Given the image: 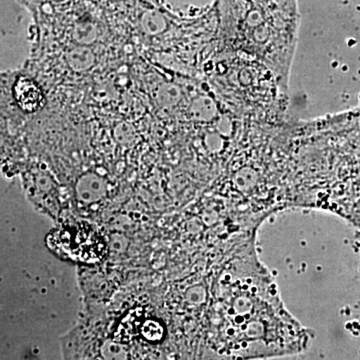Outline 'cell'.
<instances>
[{
    "label": "cell",
    "instance_id": "obj_1",
    "mask_svg": "<svg viewBox=\"0 0 360 360\" xmlns=\"http://www.w3.org/2000/svg\"><path fill=\"white\" fill-rule=\"evenodd\" d=\"M16 97L18 103L27 110H35L40 103V92L30 80H21L16 85Z\"/></svg>",
    "mask_w": 360,
    "mask_h": 360
},
{
    "label": "cell",
    "instance_id": "obj_2",
    "mask_svg": "<svg viewBox=\"0 0 360 360\" xmlns=\"http://www.w3.org/2000/svg\"><path fill=\"white\" fill-rule=\"evenodd\" d=\"M82 184L89 187V189L78 188V194H79V198L82 200L91 202V201L99 200L101 195H103V184L98 181V179H96L94 177H89V179H82Z\"/></svg>",
    "mask_w": 360,
    "mask_h": 360
}]
</instances>
